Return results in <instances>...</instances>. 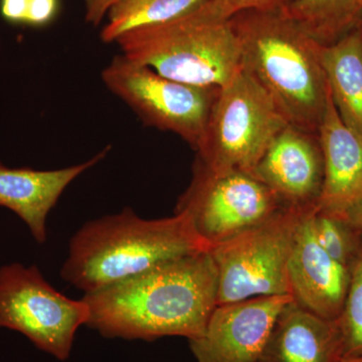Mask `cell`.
<instances>
[{
	"label": "cell",
	"mask_w": 362,
	"mask_h": 362,
	"mask_svg": "<svg viewBox=\"0 0 362 362\" xmlns=\"http://www.w3.org/2000/svg\"><path fill=\"white\" fill-rule=\"evenodd\" d=\"M119 0H84L85 18L88 23L99 25L112 6Z\"/></svg>",
	"instance_id": "obj_23"
},
{
	"label": "cell",
	"mask_w": 362,
	"mask_h": 362,
	"mask_svg": "<svg viewBox=\"0 0 362 362\" xmlns=\"http://www.w3.org/2000/svg\"><path fill=\"white\" fill-rule=\"evenodd\" d=\"M110 149L106 147L89 160L54 170L7 168L0 161V206L16 214L35 242L44 244L47 238V216L66 188L88 169L104 160Z\"/></svg>",
	"instance_id": "obj_13"
},
{
	"label": "cell",
	"mask_w": 362,
	"mask_h": 362,
	"mask_svg": "<svg viewBox=\"0 0 362 362\" xmlns=\"http://www.w3.org/2000/svg\"><path fill=\"white\" fill-rule=\"evenodd\" d=\"M89 315L84 300L71 299L54 289L37 266L0 267V329L20 332L37 349L66 361L76 333Z\"/></svg>",
	"instance_id": "obj_8"
},
{
	"label": "cell",
	"mask_w": 362,
	"mask_h": 362,
	"mask_svg": "<svg viewBox=\"0 0 362 362\" xmlns=\"http://www.w3.org/2000/svg\"><path fill=\"white\" fill-rule=\"evenodd\" d=\"M206 0H119L108 11L101 32L104 42H115L123 33L142 26L160 25L180 18Z\"/></svg>",
	"instance_id": "obj_18"
},
{
	"label": "cell",
	"mask_w": 362,
	"mask_h": 362,
	"mask_svg": "<svg viewBox=\"0 0 362 362\" xmlns=\"http://www.w3.org/2000/svg\"><path fill=\"white\" fill-rule=\"evenodd\" d=\"M86 325L102 337L152 340L201 337L218 305V272L211 250L159 264L82 298Z\"/></svg>",
	"instance_id": "obj_1"
},
{
	"label": "cell",
	"mask_w": 362,
	"mask_h": 362,
	"mask_svg": "<svg viewBox=\"0 0 362 362\" xmlns=\"http://www.w3.org/2000/svg\"><path fill=\"white\" fill-rule=\"evenodd\" d=\"M102 81L145 125L175 133L194 150L204 138L221 90L162 77L123 54L104 69Z\"/></svg>",
	"instance_id": "obj_7"
},
{
	"label": "cell",
	"mask_w": 362,
	"mask_h": 362,
	"mask_svg": "<svg viewBox=\"0 0 362 362\" xmlns=\"http://www.w3.org/2000/svg\"><path fill=\"white\" fill-rule=\"evenodd\" d=\"M331 99L343 122L362 137V26L321 47Z\"/></svg>",
	"instance_id": "obj_16"
},
{
	"label": "cell",
	"mask_w": 362,
	"mask_h": 362,
	"mask_svg": "<svg viewBox=\"0 0 362 362\" xmlns=\"http://www.w3.org/2000/svg\"><path fill=\"white\" fill-rule=\"evenodd\" d=\"M59 0H0V16L9 25L42 28L58 16Z\"/></svg>",
	"instance_id": "obj_21"
},
{
	"label": "cell",
	"mask_w": 362,
	"mask_h": 362,
	"mask_svg": "<svg viewBox=\"0 0 362 362\" xmlns=\"http://www.w3.org/2000/svg\"><path fill=\"white\" fill-rule=\"evenodd\" d=\"M315 207L305 214L290 257V294L299 306L323 318L337 320L349 290L350 271L317 240L312 223Z\"/></svg>",
	"instance_id": "obj_12"
},
{
	"label": "cell",
	"mask_w": 362,
	"mask_h": 362,
	"mask_svg": "<svg viewBox=\"0 0 362 362\" xmlns=\"http://www.w3.org/2000/svg\"><path fill=\"white\" fill-rule=\"evenodd\" d=\"M321 45L337 42L362 20V0H296L280 9Z\"/></svg>",
	"instance_id": "obj_17"
},
{
	"label": "cell",
	"mask_w": 362,
	"mask_h": 362,
	"mask_svg": "<svg viewBox=\"0 0 362 362\" xmlns=\"http://www.w3.org/2000/svg\"><path fill=\"white\" fill-rule=\"evenodd\" d=\"M211 247L185 214L144 220L126 207L88 221L73 235L61 277L89 294Z\"/></svg>",
	"instance_id": "obj_2"
},
{
	"label": "cell",
	"mask_w": 362,
	"mask_h": 362,
	"mask_svg": "<svg viewBox=\"0 0 362 362\" xmlns=\"http://www.w3.org/2000/svg\"><path fill=\"white\" fill-rule=\"evenodd\" d=\"M342 357L337 320L316 315L293 300L279 314L259 362H338Z\"/></svg>",
	"instance_id": "obj_15"
},
{
	"label": "cell",
	"mask_w": 362,
	"mask_h": 362,
	"mask_svg": "<svg viewBox=\"0 0 362 362\" xmlns=\"http://www.w3.org/2000/svg\"><path fill=\"white\" fill-rule=\"evenodd\" d=\"M310 209L284 207L259 225L211 247L218 272V305L291 295L288 265L300 225Z\"/></svg>",
	"instance_id": "obj_6"
},
{
	"label": "cell",
	"mask_w": 362,
	"mask_h": 362,
	"mask_svg": "<svg viewBox=\"0 0 362 362\" xmlns=\"http://www.w3.org/2000/svg\"><path fill=\"white\" fill-rule=\"evenodd\" d=\"M242 66L271 98L289 125L318 134L328 86L321 47L281 11H245L230 18Z\"/></svg>",
	"instance_id": "obj_3"
},
{
	"label": "cell",
	"mask_w": 362,
	"mask_h": 362,
	"mask_svg": "<svg viewBox=\"0 0 362 362\" xmlns=\"http://www.w3.org/2000/svg\"><path fill=\"white\" fill-rule=\"evenodd\" d=\"M289 123L261 86L244 69L221 88L197 160L216 173H252Z\"/></svg>",
	"instance_id": "obj_5"
},
{
	"label": "cell",
	"mask_w": 362,
	"mask_h": 362,
	"mask_svg": "<svg viewBox=\"0 0 362 362\" xmlns=\"http://www.w3.org/2000/svg\"><path fill=\"white\" fill-rule=\"evenodd\" d=\"M252 175L287 207L317 206L324 165L318 134L288 125L279 133Z\"/></svg>",
	"instance_id": "obj_11"
},
{
	"label": "cell",
	"mask_w": 362,
	"mask_h": 362,
	"mask_svg": "<svg viewBox=\"0 0 362 362\" xmlns=\"http://www.w3.org/2000/svg\"><path fill=\"white\" fill-rule=\"evenodd\" d=\"M318 138L324 178L317 209L343 216L362 199V137L343 122L329 90Z\"/></svg>",
	"instance_id": "obj_14"
},
{
	"label": "cell",
	"mask_w": 362,
	"mask_h": 362,
	"mask_svg": "<svg viewBox=\"0 0 362 362\" xmlns=\"http://www.w3.org/2000/svg\"><path fill=\"white\" fill-rule=\"evenodd\" d=\"M291 295L216 305L201 337L189 340L197 362H259L274 324Z\"/></svg>",
	"instance_id": "obj_10"
},
{
	"label": "cell",
	"mask_w": 362,
	"mask_h": 362,
	"mask_svg": "<svg viewBox=\"0 0 362 362\" xmlns=\"http://www.w3.org/2000/svg\"><path fill=\"white\" fill-rule=\"evenodd\" d=\"M361 26H362V20H361Z\"/></svg>",
	"instance_id": "obj_26"
},
{
	"label": "cell",
	"mask_w": 362,
	"mask_h": 362,
	"mask_svg": "<svg viewBox=\"0 0 362 362\" xmlns=\"http://www.w3.org/2000/svg\"><path fill=\"white\" fill-rule=\"evenodd\" d=\"M312 223L321 247L335 261L349 268L361 247V233L346 218L317 206L312 214Z\"/></svg>",
	"instance_id": "obj_19"
},
{
	"label": "cell",
	"mask_w": 362,
	"mask_h": 362,
	"mask_svg": "<svg viewBox=\"0 0 362 362\" xmlns=\"http://www.w3.org/2000/svg\"><path fill=\"white\" fill-rule=\"evenodd\" d=\"M349 271V290L337 323L343 356H362V242Z\"/></svg>",
	"instance_id": "obj_20"
},
{
	"label": "cell",
	"mask_w": 362,
	"mask_h": 362,
	"mask_svg": "<svg viewBox=\"0 0 362 362\" xmlns=\"http://www.w3.org/2000/svg\"><path fill=\"white\" fill-rule=\"evenodd\" d=\"M115 42L130 61L185 84L221 89L243 68L232 21L213 0L168 23L131 30Z\"/></svg>",
	"instance_id": "obj_4"
},
{
	"label": "cell",
	"mask_w": 362,
	"mask_h": 362,
	"mask_svg": "<svg viewBox=\"0 0 362 362\" xmlns=\"http://www.w3.org/2000/svg\"><path fill=\"white\" fill-rule=\"evenodd\" d=\"M338 362H362V356H343Z\"/></svg>",
	"instance_id": "obj_25"
},
{
	"label": "cell",
	"mask_w": 362,
	"mask_h": 362,
	"mask_svg": "<svg viewBox=\"0 0 362 362\" xmlns=\"http://www.w3.org/2000/svg\"><path fill=\"white\" fill-rule=\"evenodd\" d=\"M362 235V199L343 216Z\"/></svg>",
	"instance_id": "obj_24"
},
{
	"label": "cell",
	"mask_w": 362,
	"mask_h": 362,
	"mask_svg": "<svg viewBox=\"0 0 362 362\" xmlns=\"http://www.w3.org/2000/svg\"><path fill=\"white\" fill-rule=\"evenodd\" d=\"M276 194L251 173H216L195 160L189 187L175 213L187 214L211 247L259 225L284 209Z\"/></svg>",
	"instance_id": "obj_9"
},
{
	"label": "cell",
	"mask_w": 362,
	"mask_h": 362,
	"mask_svg": "<svg viewBox=\"0 0 362 362\" xmlns=\"http://www.w3.org/2000/svg\"><path fill=\"white\" fill-rule=\"evenodd\" d=\"M221 13L230 18L245 11H280L296 0H213Z\"/></svg>",
	"instance_id": "obj_22"
}]
</instances>
